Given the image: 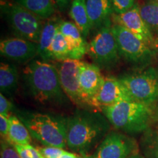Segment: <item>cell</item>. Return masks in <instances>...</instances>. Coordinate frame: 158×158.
<instances>
[{
    "label": "cell",
    "mask_w": 158,
    "mask_h": 158,
    "mask_svg": "<svg viewBox=\"0 0 158 158\" xmlns=\"http://www.w3.org/2000/svg\"><path fill=\"white\" fill-rule=\"evenodd\" d=\"M67 146L81 155H87L97 143L108 135L110 122L104 115L93 110H77L64 117Z\"/></svg>",
    "instance_id": "obj_1"
},
{
    "label": "cell",
    "mask_w": 158,
    "mask_h": 158,
    "mask_svg": "<svg viewBox=\"0 0 158 158\" xmlns=\"http://www.w3.org/2000/svg\"><path fill=\"white\" fill-rule=\"evenodd\" d=\"M22 79L26 91L39 103L64 106L70 100L61 86L54 63L32 60L23 68Z\"/></svg>",
    "instance_id": "obj_2"
},
{
    "label": "cell",
    "mask_w": 158,
    "mask_h": 158,
    "mask_svg": "<svg viewBox=\"0 0 158 158\" xmlns=\"http://www.w3.org/2000/svg\"><path fill=\"white\" fill-rule=\"evenodd\" d=\"M101 111L116 129L135 134L149 129L154 121L155 106L135 100H125L103 107Z\"/></svg>",
    "instance_id": "obj_3"
},
{
    "label": "cell",
    "mask_w": 158,
    "mask_h": 158,
    "mask_svg": "<svg viewBox=\"0 0 158 158\" xmlns=\"http://www.w3.org/2000/svg\"><path fill=\"white\" fill-rule=\"evenodd\" d=\"M28 129L31 137L45 147H67L64 117L40 112L19 110L15 114Z\"/></svg>",
    "instance_id": "obj_4"
},
{
    "label": "cell",
    "mask_w": 158,
    "mask_h": 158,
    "mask_svg": "<svg viewBox=\"0 0 158 158\" xmlns=\"http://www.w3.org/2000/svg\"><path fill=\"white\" fill-rule=\"evenodd\" d=\"M1 12L15 36L38 43L45 20L13 2L2 1Z\"/></svg>",
    "instance_id": "obj_5"
},
{
    "label": "cell",
    "mask_w": 158,
    "mask_h": 158,
    "mask_svg": "<svg viewBox=\"0 0 158 158\" xmlns=\"http://www.w3.org/2000/svg\"><path fill=\"white\" fill-rule=\"evenodd\" d=\"M112 23L111 19L106 21L96 31L92 40L88 43V55L94 64L102 70H113L121 58L112 31Z\"/></svg>",
    "instance_id": "obj_6"
},
{
    "label": "cell",
    "mask_w": 158,
    "mask_h": 158,
    "mask_svg": "<svg viewBox=\"0 0 158 158\" xmlns=\"http://www.w3.org/2000/svg\"><path fill=\"white\" fill-rule=\"evenodd\" d=\"M113 23V22H112ZM119 55L126 62L137 67H147L157 54L155 49L122 26L112 23Z\"/></svg>",
    "instance_id": "obj_7"
},
{
    "label": "cell",
    "mask_w": 158,
    "mask_h": 158,
    "mask_svg": "<svg viewBox=\"0 0 158 158\" xmlns=\"http://www.w3.org/2000/svg\"><path fill=\"white\" fill-rule=\"evenodd\" d=\"M133 100L154 105L158 100V70L152 67L119 77Z\"/></svg>",
    "instance_id": "obj_8"
},
{
    "label": "cell",
    "mask_w": 158,
    "mask_h": 158,
    "mask_svg": "<svg viewBox=\"0 0 158 158\" xmlns=\"http://www.w3.org/2000/svg\"><path fill=\"white\" fill-rule=\"evenodd\" d=\"M81 62L80 60L68 59L63 62H56L54 64L58 70L61 86L69 100L79 108L93 110L84 98L78 82V75Z\"/></svg>",
    "instance_id": "obj_9"
},
{
    "label": "cell",
    "mask_w": 158,
    "mask_h": 158,
    "mask_svg": "<svg viewBox=\"0 0 158 158\" xmlns=\"http://www.w3.org/2000/svg\"><path fill=\"white\" fill-rule=\"evenodd\" d=\"M137 144L133 138L116 132H110L92 155L84 158H130L136 155Z\"/></svg>",
    "instance_id": "obj_10"
},
{
    "label": "cell",
    "mask_w": 158,
    "mask_h": 158,
    "mask_svg": "<svg viewBox=\"0 0 158 158\" xmlns=\"http://www.w3.org/2000/svg\"><path fill=\"white\" fill-rule=\"evenodd\" d=\"M111 21L114 23L127 29L152 48L157 49V41L154 37L152 31L141 18L139 5L135 4L133 7L124 13L119 14L114 13L111 16Z\"/></svg>",
    "instance_id": "obj_11"
},
{
    "label": "cell",
    "mask_w": 158,
    "mask_h": 158,
    "mask_svg": "<svg viewBox=\"0 0 158 158\" xmlns=\"http://www.w3.org/2000/svg\"><path fill=\"white\" fill-rule=\"evenodd\" d=\"M0 54L13 62L28 64L37 56L38 45L20 37H10L1 41Z\"/></svg>",
    "instance_id": "obj_12"
},
{
    "label": "cell",
    "mask_w": 158,
    "mask_h": 158,
    "mask_svg": "<svg viewBox=\"0 0 158 158\" xmlns=\"http://www.w3.org/2000/svg\"><path fill=\"white\" fill-rule=\"evenodd\" d=\"M125 100H133L118 78L106 76L94 100L96 109L111 106Z\"/></svg>",
    "instance_id": "obj_13"
},
{
    "label": "cell",
    "mask_w": 158,
    "mask_h": 158,
    "mask_svg": "<svg viewBox=\"0 0 158 158\" xmlns=\"http://www.w3.org/2000/svg\"><path fill=\"white\" fill-rule=\"evenodd\" d=\"M99 67L94 63L81 62L78 70V82L86 101L92 108H95L94 100L104 80Z\"/></svg>",
    "instance_id": "obj_14"
},
{
    "label": "cell",
    "mask_w": 158,
    "mask_h": 158,
    "mask_svg": "<svg viewBox=\"0 0 158 158\" xmlns=\"http://www.w3.org/2000/svg\"><path fill=\"white\" fill-rule=\"evenodd\" d=\"M68 43L70 50V59L80 60L88 52V43L86 39L73 21L62 20L59 27Z\"/></svg>",
    "instance_id": "obj_15"
},
{
    "label": "cell",
    "mask_w": 158,
    "mask_h": 158,
    "mask_svg": "<svg viewBox=\"0 0 158 158\" xmlns=\"http://www.w3.org/2000/svg\"><path fill=\"white\" fill-rule=\"evenodd\" d=\"M86 5L92 30H98L114 13L111 0H86Z\"/></svg>",
    "instance_id": "obj_16"
},
{
    "label": "cell",
    "mask_w": 158,
    "mask_h": 158,
    "mask_svg": "<svg viewBox=\"0 0 158 158\" xmlns=\"http://www.w3.org/2000/svg\"><path fill=\"white\" fill-rule=\"evenodd\" d=\"M62 21V19L60 17L55 15L45 21L40 36L39 42L37 43L38 45L37 56H39L40 59L43 62H52L50 55V48Z\"/></svg>",
    "instance_id": "obj_17"
},
{
    "label": "cell",
    "mask_w": 158,
    "mask_h": 158,
    "mask_svg": "<svg viewBox=\"0 0 158 158\" xmlns=\"http://www.w3.org/2000/svg\"><path fill=\"white\" fill-rule=\"evenodd\" d=\"M19 87V71L13 63L1 62L0 90L4 95L12 97Z\"/></svg>",
    "instance_id": "obj_18"
},
{
    "label": "cell",
    "mask_w": 158,
    "mask_h": 158,
    "mask_svg": "<svg viewBox=\"0 0 158 158\" xmlns=\"http://www.w3.org/2000/svg\"><path fill=\"white\" fill-rule=\"evenodd\" d=\"M69 15L85 39L89 37L92 28L86 10V0H73L69 8Z\"/></svg>",
    "instance_id": "obj_19"
},
{
    "label": "cell",
    "mask_w": 158,
    "mask_h": 158,
    "mask_svg": "<svg viewBox=\"0 0 158 158\" xmlns=\"http://www.w3.org/2000/svg\"><path fill=\"white\" fill-rule=\"evenodd\" d=\"M22 6L43 20L50 19L55 15L56 3L54 0H12Z\"/></svg>",
    "instance_id": "obj_20"
},
{
    "label": "cell",
    "mask_w": 158,
    "mask_h": 158,
    "mask_svg": "<svg viewBox=\"0 0 158 158\" xmlns=\"http://www.w3.org/2000/svg\"><path fill=\"white\" fill-rule=\"evenodd\" d=\"M9 137L11 143L14 145L30 144L31 136L24 124L15 114L9 116Z\"/></svg>",
    "instance_id": "obj_21"
},
{
    "label": "cell",
    "mask_w": 158,
    "mask_h": 158,
    "mask_svg": "<svg viewBox=\"0 0 158 158\" xmlns=\"http://www.w3.org/2000/svg\"><path fill=\"white\" fill-rule=\"evenodd\" d=\"M141 16L150 29L158 32V2L147 0L139 5Z\"/></svg>",
    "instance_id": "obj_22"
},
{
    "label": "cell",
    "mask_w": 158,
    "mask_h": 158,
    "mask_svg": "<svg viewBox=\"0 0 158 158\" xmlns=\"http://www.w3.org/2000/svg\"><path fill=\"white\" fill-rule=\"evenodd\" d=\"M50 55L51 61L56 62H63L70 59V50H69L68 43L59 29L51 43Z\"/></svg>",
    "instance_id": "obj_23"
},
{
    "label": "cell",
    "mask_w": 158,
    "mask_h": 158,
    "mask_svg": "<svg viewBox=\"0 0 158 158\" xmlns=\"http://www.w3.org/2000/svg\"><path fill=\"white\" fill-rule=\"evenodd\" d=\"M141 148L147 158H158V130L149 128L144 132Z\"/></svg>",
    "instance_id": "obj_24"
},
{
    "label": "cell",
    "mask_w": 158,
    "mask_h": 158,
    "mask_svg": "<svg viewBox=\"0 0 158 158\" xmlns=\"http://www.w3.org/2000/svg\"><path fill=\"white\" fill-rule=\"evenodd\" d=\"M21 158H44L38 149L30 145H15Z\"/></svg>",
    "instance_id": "obj_25"
},
{
    "label": "cell",
    "mask_w": 158,
    "mask_h": 158,
    "mask_svg": "<svg viewBox=\"0 0 158 158\" xmlns=\"http://www.w3.org/2000/svg\"><path fill=\"white\" fill-rule=\"evenodd\" d=\"M1 158H21L14 144L1 141Z\"/></svg>",
    "instance_id": "obj_26"
},
{
    "label": "cell",
    "mask_w": 158,
    "mask_h": 158,
    "mask_svg": "<svg viewBox=\"0 0 158 158\" xmlns=\"http://www.w3.org/2000/svg\"><path fill=\"white\" fill-rule=\"evenodd\" d=\"M114 13L119 14L129 10L135 5V0H111Z\"/></svg>",
    "instance_id": "obj_27"
},
{
    "label": "cell",
    "mask_w": 158,
    "mask_h": 158,
    "mask_svg": "<svg viewBox=\"0 0 158 158\" xmlns=\"http://www.w3.org/2000/svg\"><path fill=\"white\" fill-rule=\"evenodd\" d=\"M44 158H61L63 155L67 152L62 148L44 147L37 148Z\"/></svg>",
    "instance_id": "obj_28"
},
{
    "label": "cell",
    "mask_w": 158,
    "mask_h": 158,
    "mask_svg": "<svg viewBox=\"0 0 158 158\" xmlns=\"http://www.w3.org/2000/svg\"><path fill=\"white\" fill-rule=\"evenodd\" d=\"M9 117L0 115V133L2 141L11 143L9 137Z\"/></svg>",
    "instance_id": "obj_29"
},
{
    "label": "cell",
    "mask_w": 158,
    "mask_h": 158,
    "mask_svg": "<svg viewBox=\"0 0 158 158\" xmlns=\"http://www.w3.org/2000/svg\"><path fill=\"white\" fill-rule=\"evenodd\" d=\"M13 109V105L9 100L2 93H0V115H3L9 117L11 115L10 111Z\"/></svg>",
    "instance_id": "obj_30"
},
{
    "label": "cell",
    "mask_w": 158,
    "mask_h": 158,
    "mask_svg": "<svg viewBox=\"0 0 158 158\" xmlns=\"http://www.w3.org/2000/svg\"><path fill=\"white\" fill-rule=\"evenodd\" d=\"M72 1L73 0H54L57 9L62 13L70 8Z\"/></svg>",
    "instance_id": "obj_31"
},
{
    "label": "cell",
    "mask_w": 158,
    "mask_h": 158,
    "mask_svg": "<svg viewBox=\"0 0 158 158\" xmlns=\"http://www.w3.org/2000/svg\"><path fill=\"white\" fill-rule=\"evenodd\" d=\"M61 158H84L83 156H79L75 153L70 152H67L64 155H63Z\"/></svg>",
    "instance_id": "obj_32"
},
{
    "label": "cell",
    "mask_w": 158,
    "mask_h": 158,
    "mask_svg": "<svg viewBox=\"0 0 158 158\" xmlns=\"http://www.w3.org/2000/svg\"><path fill=\"white\" fill-rule=\"evenodd\" d=\"M154 121L158 124V106H155V114H154Z\"/></svg>",
    "instance_id": "obj_33"
},
{
    "label": "cell",
    "mask_w": 158,
    "mask_h": 158,
    "mask_svg": "<svg viewBox=\"0 0 158 158\" xmlns=\"http://www.w3.org/2000/svg\"><path fill=\"white\" fill-rule=\"evenodd\" d=\"M130 158H143V157H141V155H138V154H136V155H133V156H132V157H130Z\"/></svg>",
    "instance_id": "obj_34"
},
{
    "label": "cell",
    "mask_w": 158,
    "mask_h": 158,
    "mask_svg": "<svg viewBox=\"0 0 158 158\" xmlns=\"http://www.w3.org/2000/svg\"><path fill=\"white\" fill-rule=\"evenodd\" d=\"M156 1H157V2H158V0H156Z\"/></svg>",
    "instance_id": "obj_35"
},
{
    "label": "cell",
    "mask_w": 158,
    "mask_h": 158,
    "mask_svg": "<svg viewBox=\"0 0 158 158\" xmlns=\"http://www.w3.org/2000/svg\"><path fill=\"white\" fill-rule=\"evenodd\" d=\"M157 70H158V69H157Z\"/></svg>",
    "instance_id": "obj_36"
}]
</instances>
